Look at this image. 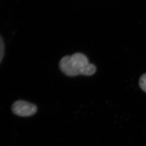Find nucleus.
<instances>
[{
    "label": "nucleus",
    "instance_id": "f257e3e1",
    "mask_svg": "<svg viewBox=\"0 0 146 146\" xmlns=\"http://www.w3.org/2000/svg\"><path fill=\"white\" fill-rule=\"evenodd\" d=\"M59 66L61 71L68 76H92L96 70V66L89 63L87 56L81 53L64 56L59 62Z\"/></svg>",
    "mask_w": 146,
    "mask_h": 146
},
{
    "label": "nucleus",
    "instance_id": "f03ea898",
    "mask_svg": "<svg viewBox=\"0 0 146 146\" xmlns=\"http://www.w3.org/2000/svg\"><path fill=\"white\" fill-rule=\"evenodd\" d=\"M11 111L17 116L27 117L35 114L37 111V107L35 104L29 102L19 100L13 104Z\"/></svg>",
    "mask_w": 146,
    "mask_h": 146
},
{
    "label": "nucleus",
    "instance_id": "7ed1b4c3",
    "mask_svg": "<svg viewBox=\"0 0 146 146\" xmlns=\"http://www.w3.org/2000/svg\"><path fill=\"white\" fill-rule=\"evenodd\" d=\"M139 85L141 88L146 93V73L142 74L140 77Z\"/></svg>",
    "mask_w": 146,
    "mask_h": 146
},
{
    "label": "nucleus",
    "instance_id": "20e7f679",
    "mask_svg": "<svg viewBox=\"0 0 146 146\" xmlns=\"http://www.w3.org/2000/svg\"><path fill=\"white\" fill-rule=\"evenodd\" d=\"M4 55V42L0 36V64L3 60Z\"/></svg>",
    "mask_w": 146,
    "mask_h": 146
}]
</instances>
